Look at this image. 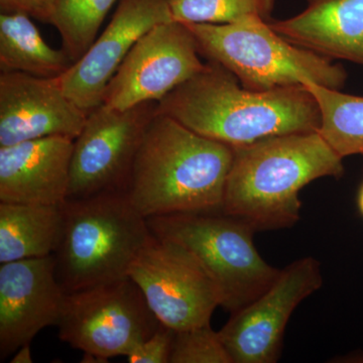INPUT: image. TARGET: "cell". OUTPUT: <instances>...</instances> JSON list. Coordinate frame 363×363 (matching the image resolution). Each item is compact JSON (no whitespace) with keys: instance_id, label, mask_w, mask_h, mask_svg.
I'll return each mask as SVG.
<instances>
[{"instance_id":"4316f807","label":"cell","mask_w":363,"mask_h":363,"mask_svg":"<svg viewBox=\"0 0 363 363\" xmlns=\"http://www.w3.org/2000/svg\"><path fill=\"white\" fill-rule=\"evenodd\" d=\"M357 207L358 210H359V213L363 217V182L362 185H360L359 190H358Z\"/></svg>"},{"instance_id":"5b68a950","label":"cell","mask_w":363,"mask_h":363,"mask_svg":"<svg viewBox=\"0 0 363 363\" xmlns=\"http://www.w3.org/2000/svg\"><path fill=\"white\" fill-rule=\"evenodd\" d=\"M187 25L201 56L224 67L247 89L272 90L306 81L337 90L345 84L342 66L289 42L262 18Z\"/></svg>"},{"instance_id":"277c9868","label":"cell","mask_w":363,"mask_h":363,"mask_svg":"<svg viewBox=\"0 0 363 363\" xmlns=\"http://www.w3.org/2000/svg\"><path fill=\"white\" fill-rule=\"evenodd\" d=\"M63 208V236L54 257L66 293L128 278L152 233L125 192L67 200Z\"/></svg>"},{"instance_id":"e0dca14e","label":"cell","mask_w":363,"mask_h":363,"mask_svg":"<svg viewBox=\"0 0 363 363\" xmlns=\"http://www.w3.org/2000/svg\"><path fill=\"white\" fill-rule=\"evenodd\" d=\"M63 205L0 203V264L54 255L63 236Z\"/></svg>"},{"instance_id":"9a60e30c","label":"cell","mask_w":363,"mask_h":363,"mask_svg":"<svg viewBox=\"0 0 363 363\" xmlns=\"http://www.w3.org/2000/svg\"><path fill=\"white\" fill-rule=\"evenodd\" d=\"M74 140L50 136L0 147V203L63 205Z\"/></svg>"},{"instance_id":"2e32d148","label":"cell","mask_w":363,"mask_h":363,"mask_svg":"<svg viewBox=\"0 0 363 363\" xmlns=\"http://www.w3.org/2000/svg\"><path fill=\"white\" fill-rule=\"evenodd\" d=\"M302 13L269 21L289 42L363 66V0H306Z\"/></svg>"},{"instance_id":"3957f363","label":"cell","mask_w":363,"mask_h":363,"mask_svg":"<svg viewBox=\"0 0 363 363\" xmlns=\"http://www.w3.org/2000/svg\"><path fill=\"white\" fill-rule=\"evenodd\" d=\"M234 147L157 112L138 147L125 194L145 218L221 212Z\"/></svg>"},{"instance_id":"5bb4252c","label":"cell","mask_w":363,"mask_h":363,"mask_svg":"<svg viewBox=\"0 0 363 363\" xmlns=\"http://www.w3.org/2000/svg\"><path fill=\"white\" fill-rule=\"evenodd\" d=\"M88 114L67 96L59 77L0 75V147L63 136L75 140Z\"/></svg>"},{"instance_id":"44dd1931","label":"cell","mask_w":363,"mask_h":363,"mask_svg":"<svg viewBox=\"0 0 363 363\" xmlns=\"http://www.w3.org/2000/svg\"><path fill=\"white\" fill-rule=\"evenodd\" d=\"M276 0H169L173 21L185 23H233L250 16L271 21Z\"/></svg>"},{"instance_id":"cb8c5ba5","label":"cell","mask_w":363,"mask_h":363,"mask_svg":"<svg viewBox=\"0 0 363 363\" xmlns=\"http://www.w3.org/2000/svg\"><path fill=\"white\" fill-rule=\"evenodd\" d=\"M47 0H0V13L28 14L40 21Z\"/></svg>"},{"instance_id":"9c48e42d","label":"cell","mask_w":363,"mask_h":363,"mask_svg":"<svg viewBox=\"0 0 363 363\" xmlns=\"http://www.w3.org/2000/svg\"><path fill=\"white\" fill-rule=\"evenodd\" d=\"M156 102L125 111L102 104L88 114L74 140L68 200L124 192Z\"/></svg>"},{"instance_id":"ba28073f","label":"cell","mask_w":363,"mask_h":363,"mask_svg":"<svg viewBox=\"0 0 363 363\" xmlns=\"http://www.w3.org/2000/svg\"><path fill=\"white\" fill-rule=\"evenodd\" d=\"M161 324L174 331L210 324L218 291L201 264L175 241L152 234L128 271Z\"/></svg>"},{"instance_id":"7c38bea8","label":"cell","mask_w":363,"mask_h":363,"mask_svg":"<svg viewBox=\"0 0 363 363\" xmlns=\"http://www.w3.org/2000/svg\"><path fill=\"white\" fill-rule=\"evenodd\" d=\"M173 21L169 0H121L111 23L59 80L86 113L104 104L105 91L133 45L150 28Z\"/></svg>"},{"instance_id":"30bf717a","label":"cell","mask_w":363,"mask_h":363,"mask_svg":"<svg viewBox=\"0 0 363 363\" xmlns=\"http://www.w3.org/2000/svg\"><path fill=\"white\" fill-rule=\"evenodd\" d=\"M322 285L321 264L315 257H302L281 269L266 292L231 314L218 331L231 362H279L291 316Z\"/></svg>"},{"instance_id":"4fadbf2b","label":"cell","mask_w":363,"mask_h":363,"mask_svg":"<svg viewBox=\"0 0 363 363\" xmlns=\"http://www.w3.org/2000/svg\"><path fill=\"white\" fill-rule=\"evenodd\" d=\"M66 291L54 255L0 264V359L30 344L43 329L58 326Z\"/></svg>"},{"instance_id":"d4e9b609","label":"cell","mask_w":363,"mask_h":363,"mask_svg":"<svg viewBox=\"0 0 363 363\" xmlns=\"http://www.w3.org/2000/svg\"><path fill=\"white\" fill-rule=\"evenodd\" d=\"M30 344H26L21 346L20 350L14 353L11 358V363H32V352H30Z\"/></svg>"},{"instance_id":"7402d4cb","label":"cell","mask_w":363,"mask_h":363,"mask_svg":"<svg viewBox=\"0 0 363 363\" xmlns=\"http://www.w3.org/2000/svg\"><path fill=\"white\" fill-rule=\"evenodd\" d=\"M169 363H233L218 331L206 324L175 331Z\"/></svg>"},{"instance_id":"484cf974","label":"cell","mask_w":363,"mask_h":363,"mask_svg":"<svg viewBox=\"0 0 363 363\" xmlns=\"http://www.w3.org/2000/svg\"><path fill=\"white\" fill-rule=\"evenodd\" d=\"M335 362L343 363H363V351H357V352L350 353L345 357L338 358Z\"/></svg>"},{"instance_id":"6da1fadb","label":"cell","mask_w":363,"mask_h":363,"mask_svg":"<svg viewBox=\"0 0 363 363\" xmlns=\"http://www.w3.org/2000/svg\"><path fill=\"white\" fill-rule=\"evenodd\" d=\"M157 112L189 130L231 145L319 130L321 112L304 85L247 89L224 67L206 66L157 104Z\"/></svg>"},{"instance_id":"d6986e66","label":"cell","mask_w":363,"mask_h":363,"mask_svg":"<svg viewBox=\"0 0 363 363\" xmlns=\"http://www.w3.org/2000/svg\"><path fill=\"white\" fill-rule=\"evenodd\" d=\"M316 99L321 124L319 133L341 157L363 155V96L306 81Z\"/></svg>"},{"instance_id":"ac0fdd59","label":"cell","mask_w":363,"mask_h":363,"mask_svg":"<svg viewBox=\"0 0 363 363\" xmlns=\"http://www.w3.org/2000/svg\"><path fill=\"white\" fill-rule=\"evenodd\" d=\"M73 62L50 47L28 14L0 13V69L38 77H60Z\"/></svg>"},{"instance_id":"7a4b0ae2","label":"cell","mask_w":363,"mask_h":363,"mask_svg":"<svg viewBox=\"0 0 363 363\" xmlns=\"http://www.w3.org/2000/svg\"><path fill=\"white\" fill-rule=\"evenodd\" d=\"M233 147L221 212L255 233L295 226L301 218V190L318 179L344 174L343 157L318 130Z\"/></svg>"},{"instance_id":"603a6c76","label":"cell","mask_w":363,"mask_h":363,"mask_svg":"<svg viewBox=\"0 0 363 363\" xmlns=\"http://www.w3.org/2000/svg\"><path fill=\"white\" fill-rule=\"evenodd\" d=\"M175 331L161 324L149 339L126 355L128 363H169Z\"/></svg>"},{"instance_id":"8fae6325","label":"cell","mask_w":363,"mask_h":363,"mask_svg":"<svg viewBox=\"0 0 363 363\" xmlns=\"http://www.w3.org/2000/svg\"><path fill=\"white\" fill-rule=\"evenodd\" d=\"M187 23L169 21L145 33L105 91L104 104L125 111L161 101L206 66Z\"/></svg>"},{"instance_id":"8992f818","label":"cell","mask_w":363,"mask_h":363,"mask_svg":"<svg viewBox=\"0 0 363 363\" xmlns=\"http://www.w3.org/2000/svg\"><path fill=\"white\" fill-rule=\"evenodd\" d=\"M150 233L189 250L213 281L220 307L240 311L266 292L281 269L262 259L255 231L222 212L176 213L147 218Z\"/></svg>"},{"instance_id":"52a82bcc","label":"cell","mask_w":363,"mask_h":363,"mask_svg":"<svg viewBox=\"0 0 363 363\" xmlns=\"http://www.w3.org/2000/svg\"><path fill=\"white\" fill-rule=\"evenodd\" d=\"M161 326L130 278L67 293L59 338L100 363L126 357Z\"/></svg>"},{"instance_id":"ffe728a7","label":"cell","mask_w":363,"mask_h":363,"mask_svg":"<svg viewBox=\"0 0 363 363\" xmlns=\"http://www.w3.org/2000/svg\"><path fill=\"white\" fill-rule=\"evenodd\" d=\"M121 0H47L40 21L58 30L62 49L73 63L82 58L100 28Z\"/></svg>"}]
</instances>
